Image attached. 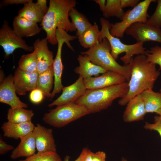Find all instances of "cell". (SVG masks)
Returning <instances> with one entry per match:
<instances>
[{"label":"cell","mask_w":161,"mask_h":161,"mask_svg":"<svg viewBox=\"0 0 161 161\" xmlns=\"http://www.w3.org/2000/svg\"><path fill=\"white\" fill-rule=\"evenodd\" d=\"M131 76L126 94L120 99L119 104L126 105L133 98L146 90L153 89L160 75L156 65L148 62L145 55H136L131 62Z\"/></svg>","instance_id":"obj_1"},{"label":"cell","mask_w":161,"mask_h":161,"mask_svg":"<svg viewBox=\"0 0 161 161\" xmlns=\"http://www.w3.org/2000/svg\"><path fill=\"white\" fill-rule=\"evenodd\" d=\"M76 4L75 0H50L48 10L45 15L41 26L46 33V38L52 45L57 44L55 36L57 29L66 32L76 29L69 19V13Z\"/></svg>","instance_id":"obj_2"},{"label":"cell","mask_w":161,"mask_h":161,"mask_svg":"<svg viewBox=\"0 0 161 161\" xmlns=\"http://www.w3.org/2000/svg\"><path fill=\"white\" fill-rule=\"evenodd\" d=\"M128 90L126 82L102 88L86 89L75 103L86 108L90 113H94L107 109L115 99L125 96Z\"/></svg>","instance_id":"obj_3"},{"label":"cell","mask_w":161,"mask_h":161,"mask_svg":"<svg viewBox=\"0 0 161 161\" xmlns=\"http://www.w3.org/2000/svg\"><path fill=\"white\" fill-rule=\"evenodd\" d=\"M109 43L106 38L101 42L97 43L86 51L82 52V55H86L93 64L101 67L107 71L118 73L123 75L129 81L131 76V63L121 65L112 56Z\"/></svg>","instance_id":"obj_4"},{"label":"cell","mask_w":161,"mask_h":161,"mask_svg":"<svg viewBox=\"0 0 161 161\" xmlns=\"http://www.w3.org/2000/svg\"><path fill=\"white\" fill-rule=\"evenodd\" d=\"M101 26L99 42H101L104 38L108 41L111 48V53L116 60L120 54L125 52L124 55L120 58L124 64H129L134 55H145L146 48L143 47L144 43L137 42L132 44H126L123 43L120 39L112 36L109 30L111 26L109 21L104 18L100 19Z\"/></svg>","instance_id":"obj_5"},{"label":"cell","mask_w":161,"mask_h":161,"mask_svg":"<svg viewBox=\"0 0 161 161\" xmlns=\"http://www.w3.org/2000/svg\"><path fill=\"white\" fill-rule=\"evenodd\" d=\"M90 114L84 106L76 103H71L57 107L45 113L42 120L53 127L61 128Z\"/></svg>","instance_id":"obj_6"},{"label":"cell","mask_w":161,"mask_h":161,"mask_svg":"<svg viewBox=\"0 0 161 161\" xmlns=\"http://www.w3.org/2000/svg\"><path fill=\"white\" fill-rule=\"evenodd\" d=\"M156 0H145L140 2L133 8L125 12L120 22L111 24L110 32L117 38H122L127 28L137 22L146 23L150 17L148 10L152 2Z\"/></svg>","instance_id":"obj_7"},{"label":"cell","mask_w":161,"mask_h":161,"mask_svg":"<svg viewBox=\"0 0 161 161\" xmlns=\"http://www.w3.org/2000/svg\"><path fill=\"white\" fill-rule=\"evenodd\" d=\"M0 45L3 48L6 57L18 48L27 51L34 50L33 46L27 45L22 38L17 35L6 20L0 29Z\"/></svg>","instance_id":"obj_8"},{"label":"cell","mask_w":161,"mask_h":161,"mask_svg":"<svg viewBox=\"0 0 161 161\" xmlns=\"http://www.w3.org/2000/svg\"><path fill=\"white\" fill-rule=\"evenodd\" d=\"M125 33L135 39L137 42L152 41L161 44V28L146 23H134L126 29Z\"/></svg>","instance_id":"obj_9"},{"label":"cell","mask_w":161,"mask_h":161,"mask_svg":"<svg viewBox=\"0 0 161 161\" xmlns=\"http://www.w3.org/2000/svg\"><path fill=\"white\" fill-rule=\"evenodd\" d=\"M83 79L79 76L76 81L72 84L64 87L61 95L48 106L51 107L68 104L75 103L85 93L86 90Z\"/></svg>","instance_id":"obj_10"},{"label":"cell","mask_w":161,"mask_h":161,"mask_svg":"<svg viewBox=\"0 0 161 161\" xmlns=\"http://www.w3.org/2000/svg\"><path fill=\"white\" fill-rule=\"evenodd\" d=\"M16 94L12 74L0 81V102L9 105L12 108H27L28 105L21 101Z\"/></svg>","instance_id":"obj_11"},{"label":"cell","mask_w":161,"mask_h":161,"mask_svg":"<svg viewBox=\"0 0 161 161\" xmlns=\"http://www.w3.org/2000/svg\"><path fill=\"white\" fill-rule=\"evenodd\" d=\"M52 132V129L46 128L39 123L35 126L32 132L37 153L56 152Z\"/></svg>","instance_id":"obj_12"},{"label":"cell","mask_w":161,"mask_h":161,"mask_svg":"<svg viewBox=\"0 0 161 161\" xmlns=\"http://www.w3.org/2000/svg\"><path fill=\"white\" fill-rule=\"evenodd\" d=\"M39 74L37 72L24 71L18 68L13 76L14 83L17 94L25 95L27 92L36 88Z\"/></svg>","instance_id":"obj_13"},{"label":"cell","mask_w":161,"mask_h":161,"mask_svg":"<svg viewBox=\"0 0 161 161\" xmlns=\"http://www.w3.org/2000/svg\"><path fill=\"white\" fill-rule=\"evenodd\" d=\"M48 41L46 38L37 39L33 44L38 62L37 72L42 73L53 66L54 59L53 52L48 47Z\"/></svg>","instance_id":"obj_14"},{"label":"cell","mask_w":161,"mask_h":161,"mask_svg":"<svg viewBox=\"0 0 161 161\" xmlns=\"http://www.w3.org/2000/svg\"><path fill=\"white\" fill-rule=\"evenodd\" d=\"M87 89L104 88L120 84L126 81L125 78L118 73L108 71L101 75L83 80Z\"/></svg>","instance_id":"obj_15"},{"label":"cell","mask_w":161,"mask_h":161,"mask_svg":"<svg viewBox=\"0 0 161 161\" xmlns=\"http://www.w3.org/2000/svg\"><path fill=\"white\" fill-rule=\"evenodd\" d=\"M126 105L123 115V120L125 122L143 120L147 113L140 94L133 98Z\"/></svg>","instance_id":"obj_16"},{"label":"cell","mask_w":161,"mask_h":161,"mask_svg":"<svg viewBox=\"0 0 161 161\" xmlns=\"http://www.w3.org/2000/svg\"><path fill=\"white\" fill-rule=\"evenodd\" d=\"M13 27L16 34L22 38L33 36L38 34L41 30L37 23L18 15L13 19Z\"/></svg>","instance_id":"obj_17"},{"label":"cell","mask_w":161,"mask_h":161,"mask_svg":"<svg viewBox=\"0 0 161 161\" xmlns=\"http://www.w3.org/2000/svg\"><path fill=\"white\" fill-rule=\"evenodd\" d=\"M66 40L60 38L57 39L58 48L55 57L54 59L53 67L54 74V87L51 93L50 98H53L56 94L60 93L63 88L61 82V76L64 69L61 59L62 46Z\"/></svg>","instance_id":"obj_18"},{"label":"cell","mask_w":161,"mask_h":161,"mask_svg":"<svg viewBox=\"0 0 161 161\" xmlns=\"http://www.w3.org/2000/svg\"><path fill=\"white\" fill-rule=\"evenodd\" d=\"M35 127L31 121L21 123H14L7 121L3 124L1 129L4 137L18 139L33 132Z\"/></svg>","instance_id":"obj_19"},{"label":"cell","mask_w":161,"mask_h":161,"mask_svg":"<svg viewBox=\"0 0 161 161\" xmlns=\"http://www.w3.org/2000/svg\"><path fill=\"white\" fill-rule=\"evenodd\" d=\"M78 60L79 66L75 68L74 71L84 79L89 78L93 76H98L100 74L108 71L92 63L89 57L86 55H79Z\"/></svg>","instance_id":"obj_20"},{"label":"cell","mask_w":161,"mask_h":161,"mask_svg":"<svg viewBox=\"0 0 161 161\" xmlns=\"http://www.w3.org/2000/svg\"><path fill=\"white\" fill-rule=\"evenodd\" d=\"M20 139V143L13 149L10 155L13 160L21 157H28L35 154L36 148L32 132Z\"/></svg>","instance_id":"obj_21"},{"label":"cell","mask_w":161,"mask_h":161,"mask_svg":"<svg viewBox=\"0 0 161 161\" xmlns=\"http://www.w3.org/2000/svg\"><path fill=\"white\" fill-rule=\"evenodd\" d=\"M18 15L38 23L41 22L45 14L36 2L30 0L19 10Z\"/></svg>","instance_id":"obj_22"},{"label":"cell","mask_w":161,"mask_h":161,"mask_svg":"<svg viewBox=\"0 0 161 161\" xmlns=\"http://www.w3.org/2000/svg\"><path fill=\"white\" fill-rule=\"evenodd\" d=\"M147 113H156L161 108V92L153 89L146 90L140 94Z\"/></svg>","instance_id":"obj_23"},{"label":"cell","mask_w":161,"mask_h":161,"mask_svg":"<svg viewBox=\"0 0 161 161\" xmlns=\"http://www.w3.org/2000/svg\"><path fill=\"white\" fill-rule=\"evenodd\" d=\"M100 31L95 23L78 37L80 44L86 48H90L99 42Z\"/></svg>","instance_id":"obj_24"},{"label":"cell","mask_w":161,"mask_h":161,"mask_svg":"<svg viewBox=\"0 0 161 161\" xmlns=\"http://www.w3.org/2000/svg\"><path fill=\"white\" fill-rule=\"evenodd\" d=\"M54 77L53 66L46 71L39 74L36 88L41 90L44 96L50 97Z\"/></svg>","instance_id":"obj_25"},{"label":"cell","mask_w":161,"mask_h":161,"mask_svg":"<svg viewBox=\"0 0 161 161\" xmlns=\"http://www.w3.org/2000/svg\"><path fill=\"white\" fill-rule=\"evenodd\" d=\"M34 115L32 110L22 108H10L8 111V121L14 123H21L31 121Z\"/></svg>","instance_id":"obj_26"},{"label":"cell","mask_w":161,"mask_h":161,"mask_svg":"<svg viewBox=\"0 0 161 161\" xmlns=\"http://www.w3.org/2000/svg\"><path fill=\"white\" fill-rule=\"evenodd\" d=\"M69 15L71 19V23L77 30L76 35L78 37L92 25L86 17L75 8L71 9Z\"/></svg>","instance_id":"obj_27"},{"label":"cell","mask_w":161,"mask_h":161,"mask_svg":"<svg viewBox=\"0 0 161 161\" xmlns=\"http://www.w3.org/2000/svg\"><path fill=\"white\" fill-rule=\"evenodd\" d=\"M18 64V68L22 71L30 72H37V60L35 52L22 55Z\"/></svg>","instance_id":"obj_28"},{"label":"cell","mask_w":161,"mask_h":161,"mask_svg":"<svg viewBox=\"0 0 161 161\" xmlns=\"http://www.w3.org/2000/svg\"><path fill=\"white\" fill-rule=\"evenodd\" d=\"M121 6L120 0H107L103 12L104 17H115L122 20L125 12Z\"/></svg>","instance_id":"obj_29"},{"label":"cell","mask_w":161,"mask_h":161,"mask_svg":"<svg viewBox=\"0 0 161 161\" xmlns=\"http://www.w3.org/2000/svg\"><path fill=\"white\" fill-rule=\"evenodd\" d=\"M19 161H63L56 152L38 153Z\"/></svg>","instance_id":"obj_30"},{"label":"cell","mask_w":161,"mask_h":161,"mask_svg":"<svg viewBox=\"0 0 161 161\" xmlns=\"http://www.w3.org/2000/svg\"><path fill=\"white\" fill-rule=\"evenodd\" d=\"M147 60L148 62L159 66L158 70H161V47L156 45L151 47L149 50H146L145 54Z\"/></svg>","instance_id":"obj_31"},{"label":"cell","mask_w":161,"mask_h":161,"mask_svg":"<svg viewBox=\"0 0 161 161\" xmlns=\"http://www.w3.org/2000/svg\"><path fill=\"white\" fill-rule=\"evenodd\" d=\"M147 24L161 28V0L157 1V5L153 14L148 19Z\"/></svg>","instance_id":"obj_32"},{"label":"cell","mask_w":161,"mask_h":161,"mask_svg":"<svg viewBox=\"0 0 161 161\" xmlns=\"http://www.w3.org/2000/svg\"><path fill=\"white\" fill-rule=\"evenodd\" d=\"M84 153L82 161H106V154L103 151L93 153L90 150L84 148Z\"/></svg>","instance_id":"obj_33"},{"label":"cell","mask_w":161,"mask_h":161,"mask_svg":"<svg viewBox=\"0 0 161 161\" xmlns=\"http://www.w3.org/2000/svg\"><path fill=\"white\" fill-rule=\"evenodd\" d=\"M44 95L40 89L35 88L32 91L30 95V99L33 103L38 104L42 102Z\"/></svg>","instance_id":"obj_34"},{"label":"cell","mask_w":161,"mask_h":161,"mask_svg":"<svg viewBox=\"0 0 161 161\" xmlns=\"http://www.w3.org/2000/svg\"><path fill=\"white\" fill-rule=\"evenodd\" d=\"M14 147L12 145L7 143L1 137L0 138V154L3 155L8 151L13 150Z\"/></svg>","instance_id":"obj_35"},{"label":"cell","mask_w":161,"mask_h":161,"mask_svg":"<svg viewBox=\"0 0 161 161\" xmlns=\"http://www.w3.org/2000/svg\"><path fill=\"white\" fill-rule=\"evenodd\" d=\"M145 129L156 131L158 132L161 137V125L157 123H150L146 122L144 126Z\"/></svg>","instance_id":"obj_36"},{"label":"cell","mask_w":161,"mask_h":161,"mask_svg":"<svg viewBox=\"0 0 161 161\" xmlns=\"http://www.w3.org/2000/svg\"><path fill=\"white\" fill-rule=\"evenodd\" d=\"M139 0H120L121 7L123 9L126 7H134L139 3Z\"/></svg>","instance_id":"obj_37"},{"label":"cell","mask_w":161,"mask_h":161,"mask_svg":"<svg viewBox=\"0 0 161 161\" xmlns=\"http://www.w3.org/2000/svg\"><path fill=\"white\" fill-rule=\"evenodd\" d=\"M30 0H3L1 2L2 6H7L9 5L23 4L28 2Z\"/></svg>","instance_id":"obj_38"},{"label":"cell","mask_w":161,"mask_h":161,"mask_svg":"<svg viewBox=\"0 0 161 161\" xmlns=\"http://www.w3.org/2000/svg\"><path fill=\"white\" fill-rule=\"evenodd\" d=\"M47 2L46 0H37L36 2L39 5L45 15L47 12L49 8L47 5Z\"/></svg>","instance_id":"obj_39"},{"label":"cell","mask_w":161,"mask_h":161,"mask_svg":"<svg viewBox=\"0 0 161 161\" xmlns=\"http://www.w3.org/2000/svg\"><path fill=\"white\" fill-rule=\"evenodd\" d=\"M94 1L99 5L100 9L103 12L106 6V1L105 0H95Z\"/></svg>","instance_id":"obj_40"},{"label":"cell","mask_w":161,"mask_h":161,"mask_svg":"<svg viewBox=\"0 0 161 161\" xmlns=\"http://www.w3.org/2000/svg\"><path fill=\"white\" fill-rule=\"evenodd\" d=\"M84 148H83V149L81 152L79 157L74 161H82V160L84 154ZM69 158L70 157L68 156H67L64 158V161H69Z\"/></svg>","instance_id":"obj_41"},{"label":"cell","mask_w":161,"mask_h":161,"mask_svg":"<svg viewBox=\"0 0 161 161\" xmlns=\"http://www.w3.org/2000/svg\"><path fill=\"white\" fill-rule=\"evenodd\" d=\"M155 123H157L161 125V116L157 115L154 117Z\"/></svg>","instance_id":"obj_42"},{"label":"cell","mask_w":161,"mask_h":161,"mask_svg":"<svg viewBox=\"0 0 161 161\" xmlns=\"http://www.w3.org/2000/svg\"><path fill=\"white\" fill-rule=\"evenodd\" d=\"M161 116V108L155 113Z\"/></svg>","instance_id":"obj_43"},{"label":"cell","mask_w":161,"mask_h":161,"mask_svg":"<svg viewBox=\"0 0 161 161\" xmlns=\"http://www.w3.org/2000/svg\"><path fill=\"white\" fill-rule=\"evenodd\" d=\"M120 161H128L124 157H122Z\"/></svg>","instance_id":"obj_44"},{"label":"cell","mask_w":161,"mask_h":161,"mask_svg":"<svg viewBox=\"0 0 161 161\" xmlns=\"http://www.w3.org/2000/svg\"><path fill=\"white\" fill-rule=\"evenodd\" d=\"M160 92H161V88L160 89Z\"/></svg>","instance_id":"obj_45"}]
</instances>
